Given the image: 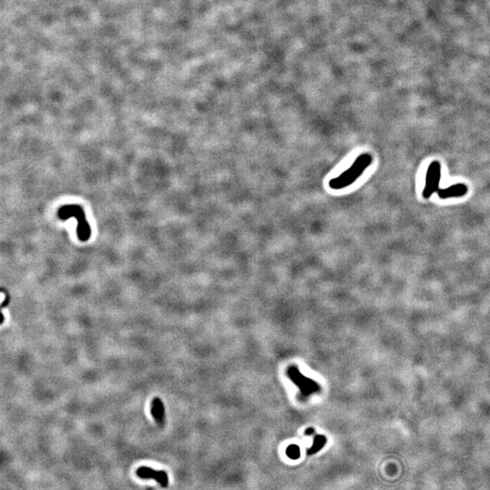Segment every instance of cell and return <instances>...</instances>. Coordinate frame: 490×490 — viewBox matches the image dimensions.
<instances>
[{"instance_id":"6da1fadb","label":"cell","mask_w":490,"mask_h":490,"mask_svg":"<svg viewBox=\"0 0 490 490\" xmlns=\"http://www.w3.org/2000/svg\"><path fill=\"white\" fill-rule=\"evenodd\" d=\"M372 163V156L370 154H362L359 155L356 160L350 166V168L344 171L339 176L332 178L329 182L330 189L342 190L350 186L362 175Z\"/></svg>"},{"instance_id":"7a4b0ae2","label":"cell","mask_w":490,"mask_h":490,"mask_svg":"<svg viewBox=\"0 0 490 490\" xmlns=\"http://www.w3.org/2000/svg\"><path fill=\"white\" fill-rule=\"evenodd\" d=\"M441 165L440 162L433 161L428 166L426 175V183L423 190V197L428 199L438 193L441 183Z\"/></svg>"},{"instance_id":"3957f363","label":"cell","mask_w":490,"mask_h":490,"mask_svg":"<svg viewBox=\"0 0 490 490\" xmlns=\"http://www.w3.org/2000/svg\"><path fill=\"white\" fill-rule=\"evenodd\" d=\"M288 374L290 378H292L294 383L300 388L301 393L304 396H309L311 393L318 392L320 389L315 381L301 375L299 370H297L295 367L290 368Z\"/></svg>"},{"instance_id":"277c9868","label":"cell","mask_w":490,"mask_h":490,"mask_svg":"<svg viewBox=\"0 0 490 490\" xmlns=\"http://www.w3.org/2000/svg\"><path fill=\"white\" fill-rule=\"evenodd\" d=\"M136 475L143 479L154 478L163 488L168 487V475L164 470H155L148 467H141L136 470Z\"/></svg>"},{"instance_id":"5b68a950","label":"cell","mask_w":490,"mask_h":490,"mask_svg":"<svg viewBox=\"0 0 490 490\" xmlns=\"http://www.w3.org/2000/svg\"><path fill=\"white\" fill-rule=\"evenodd\" d=\"M468 194V187L463 183H457L451 185L444 189H440L438 192V196L441 199H449V198H457L462 197Z\"/></svg>"},{"instance_id":"8992f818","label":"cell","mask_w":490,"mask_h":490,"mask_svg":"<svg viewBox=\"0 0 490 490\" xmlns=\"http://www.w3.org/2000/svg\"><path fill=\"white\" fill-rule=\"evenodd\" d=\"M152 415L158 424H162L164 418V408L161 399L155 398L152 402Z\"/></svg>"},{"instance_id":"52a82bcc","label":"cell","mask_w":490,"mask_h":490,"mask_svg":"<svg viewBox=\"0 0 490 490\" xmlns=\"http://www.w3.org/2000/svg\"><path fill=\"white\" fill-rule=\"evenodd\" d=\"M326 442H327V439H326L325 436H323V435H316L314 441H313V444H312V446L310 448H309L307 454L310 456L314 455L316 453H318L325 446Z\"/></svg>"},{"instance_id":"ba28073f","label":"cell","mask_w":490,"mask_h":490,"mask_svg":"<svg viewBox=\"0 0 490 490\" xmlns=\"http://www.w3.org/2000/svg\"><path fill=\"white\" fill-rule=\"evenodd\" d=\"M286 454L291 459H298L301 457V449L297 445H291L287 448Z\"/></svg>"},{"instance_id":"9c48e42d","label":"cell","mask_w":490,"mask_h":490,"mask_svg":"<svg viewBox=\"0 0 490 490\" xmlns=\"http://www.w3.org/2000/svg\"><path fill=\"white\" fill-rule=\"evenodd\" d=\"M314 433V429L312 427H309L308 429L305 431V434L307 436H310Z\"/></svg>"}]
</instances>
